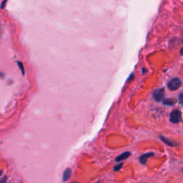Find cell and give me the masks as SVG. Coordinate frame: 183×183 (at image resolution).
<instances>
[{"label":"cell","mask_w":183,"mask_h":183,"mask_svg":"<svg viewBox=\"0 0 183 183\" xmlns=\"http://www.w3.org/2000/svg\"><path fill=\"white\" fill-rule=\"evenodd\" d=\"M181 119V112L177 110H173L170 114V122L173 123H178Z\"/></svg>","instance_id":"obj_3"},{"label":"cell","mask_w":183,"mask_h":183,"mask_svg":"<svg viewBox=\"0 0 183 183\" xmlns=\"http://www.w3.org/2000/svg\"><path fill=\"white\" fill-rule=\"evenodd\" d=\"M131 155V153L130 152H124L122 154H121L120 155H119L118 157H117L116 159H115V161L117 162H121V161L125 160L127 158L130 157V156Z\"/></svg>","instance_id":"obj_4"},{"label":"cell","mask_w":183,"mask_h":183,"mask_svg":"<svg viewBox=\"0 0 183 183\" xmlns=\"http://www.w3.org/2000/svg\"><path fill=\"white\" fill-rule=\"evenodd\" d=\"M179 100L180 104L183 106V93H180L179 95Z\"/></svg>","instance_id":"obj_11"},{"label":"cell","mask_w":183,"mask_h":183,"mask_svg":"<svg viewBox=\"0 0 183 183\" xmlns=\"http://www.w3.org/2000/svg\"><path fill=\"white\" fill-rule=\"evenodd\" d=\"M164 96V89L159 88L155 90L153 92V98L157 102H161L163 100Z\"/></svg>","instance_id":"obj_2"},{"label":"cell","mask_w":183,"mask_h":183,"mask_svg":"<svg viewBox=\"0 0 183 183\" xmlns=\"http://www.w3.org/2000/svg\"><path fill=\"white\" fill-rule=\"evenodd\" d=\"M147 72V71H146V70H144V69H142V72H143V73H144V72Z\"/></svg>","instance_id":"obj_13"},{"label":"cell","mask_w":183,"mask_h":183,"mask_svg":"<svg viewBox=\"0 0 183 183\" xmlns=\"http://www.w3.org/2000/svg\"><path fill=\"white\" fill-rule=\"evenodd\" d=\"M17 64H18V66H19V69L21 70L22 75H24V65H23V63H21V61H17Z\"/></svg>","instance_id":"obj_10"},{"label":"cell","mask_w":183,"mask_h":183,"mask_svg":"<svg viewBox=\"0 0 183 183\" xmlns=\"http://www.w3.org/2000/svg\"><path fill=\"white\" fill-rule=\"evenodd\" d=\"M153 155H154L153 153H148L144 154V155H142V156L139 157V162H140L141 164H145L146 163H147V159H148L149 157H150L153 156Z\"/></svg>","instance_id":"obj_5"},{"label":"cell","mask_w":183,"mask_h":183,"mask_svg":"<svg viewBox=\"0 0 183 183\" xmlns=\"http://www.w3.org/2000/svg\"><path fill=\"white\" fill-rule=\"evenodd\" d=\"M182 170H183V168H182Z\"/></svg>","instance_id":"obj_15"},{"label":"cell","mask_w":183,"mask_h":183,"mask_svg":"<svg viewBox=\"0 0 183 183\" xmlns=\"http://www.w3.org/2000/svg\"><path fill=\"white\" fill-rule=\"evenodd\" d=\"M160 139H162V142L165 143V144H168V145H170V146H175V143H174L173 142H172V141L170 140V139H167V138H166L165 137L162 136V135H160Z\"/></svg>","instance_id":"obj_7"},{"label":"cell","mask_w":183,"mask_h":183,"mask_svg":"<svg viewBox=\"0 0 183 183\" xmlns=\"http://www.w3.org/2000/svg\"><path fill=\"white\" fill-rule=\"evenodd\" d=\"M163 104L164 105H168V106H173L175 104V101L173 99H165L162 101Z\"/></svg>","instance_id":"obj_8"},{"label":"cell","mask_w":183,"mask_h":183,"mask_svg":"<svg viewBox=\"0 0 183 183\" xmlns=\"http://www.w3.org/2000/svg\"><path fill=\"white\" fill-rule=\"evenodd\" d=\"M122 165H123V163H122V162L119 163V164H118L117 165L115 166V167H114L113 170H114V171H115V172H118L119 170H120L121 168H122Z\"/></svg>","instance_id":"obj_9"},{"label":"cell","mask_w":183,"mask_h":183,"mask_svg":"<svg viewBox=\"0 0 183 183\" xmlns=\"http://www.w3.org/2000/svg\"><path fill=\"white\" fill-rule=\"evenodd\" d=\"M180 54H181V55H183V47L180 50Z\"/></svg>","instance_id":"obj_12"},{"label":"cell","mask_w":183,"mask_h":183,"mask_svg":"<svg viewBox=\"0 0 183 183\" xmlns=\"http://www.w3.org/2000/svg\"><path fill=\"white\" fill-rule=\"evenodd\" d=\"M181 85H182V81L178 77L173 78L167 84V87L170 90H177L181 87Z\"/></svg>","instance_id":"obj_1"},{"label":"cell","mask_w":183,"mask_h":183,"mask_svg":"<svg viewBox=\"0 0 183 183\" xmlns=\"http://www.w3.org/2000/svg\"><path fill=\"white\" fill-rule=\"evenodd\" d=\"M182 42H183V40H182Z\"/></svg>","instance_id":"obj_14"},{"label":"cell","mask_w":183,"mask_h":183,"mask_svg":"<svg viewBox=\"0 0 183 183\" xmlns=\"http://www.w3.org/2000/svg\"><path fill=\"white\" fill-rule=\"evenodd\" d=\"M72 175V170L70 168H67L64 170V173H63L62 175V180L64 182H66V181L68 180L70 178Z\"/></svg>","instance_id":"obj_6"}]
</instances>
